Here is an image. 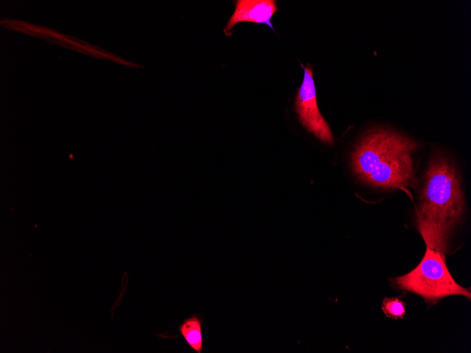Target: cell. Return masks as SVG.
Returning <instances> with one entry per match:
<instances>
[{"instance_id": "obj_1", "label": "cell", "mask_w": 471, "mask_h": 353, "mask_svg": "<svg viewBox=\"0 0 471 353\" xmlns=\"http://www.w3.org/2000/svg\"><path fill=\"white\" fill-rule=\"evenodd\" d=\"M417 142L387 128L367 131L350 155L355 175L365 184L384 190L400 189L412 198L409 189L417 183L412 155Z\"/></svg>"}, {"instance_id": "obj_2", "label": "cell", "mask_w": 471, "mask_h": 353, "mask_svg": "<svg viewBox=\"0 0 471 353\" xmlns=\"http://www.w3.org/2000/svg\"><path fill=\"white\" fill-rule=\"evenodd\" d=\"M465 209L461 180L454 163L440 152L428 163L417 211L418 230L426 246L447 251L450 237Z\"/></svg>"}, {"instance_id": "obj_3", "label": "cell", "mask_w": 471, "mask_h": 353, "mask_svg": "<svg viewBox=\"0 0 471 353\" xmlns=\"http://www.w3.org/2000/svg\"><path fill=\"white\" fill-rule=\"evenodd\" d=\"M392 283L400 290L422 297L428 302L455 295L468 299L471 297L470 291L458 285L451 276L444 252L428 246L420 264L407 274L393 279Z\"/></svg>"}, {"instance_id": "obj_4", "label": "cell", "mask_w": 471, "mask_h": 353, "mask_svg": "<svg viewBox=\"0 0 471 353\" xmlns=\"http://www.w3.org/2000/svg\"><path fill=\"white\" fill-rule=\"evenodd\" d=\"M302 82L298 91L295 109L302 125L322 142L332 144L331 130L317 106L313 70L310 64L304 67Z\"/></svg>"}, {"instance_id": "obj_5", "label": "cell", "mask_w": 471, "mask_h": 353, "mask_svg": "<svg viewBox=\"0 0 471 353\" xmlns=\"http://www.w3.org/2000/svg\"><path fill=\"white\" fill-rule=\"evenodd\" d=\"M276 11V1L274 0H238L224 32L230 36L234 26L240 22L266 24L274 30L270 19Z\"/></svg>"}, {"instance_id": "obj_6", "label": "cell", "mask_w": 471, "mask_h": 353, "mask_svg": "<svg viewBox=\"0 0 471 353\" xmlns=\"http://www.w3.org/2000/svg\"><path fill=\"white\" fill-rule=\"evenodd\" d=\"M178 331L192 350L197 353L202 352V321L197 315L194 314L184 319L178 326Z\"/></svg>"}, {"instance_id": "obj_7", "label": "cell", "mask_w": 471, "mask_h": 353, "mask_svg": "<svg viewBox=\"0 0 471 353\" xmlns=\"http://www.w3.org/2000/svg\"><path fill=\"white\" fill-rule=\"evenodd\" d=\"M381 309L386 316L391 318H403L405 314V303L396 297L385 298Z\"/></svg>"}]
</instances>
